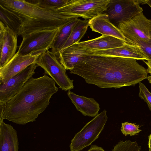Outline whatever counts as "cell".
<instances>
[{
  "mask_svg": "<svg viewBox=\"0 0 151 151\" xmlns=\"http://www.w3.org/2000/svg\"><path fill=\"white\" fill-rule=\"evenodd\" d=\"M60 29L35 32L22 37L17 52L26 55L42 53L51 48Z\"/></svg>",
  "mask_w": 151,
  "mask_h": 151,
  "instance_id": "obj_6",
  "label": "cell"
},
{
  "mask_svg": "<svg viewBox=\"0 0 151 151\" xmlns=\"http://www.w3.org/2000/svg\"><path fill=\"white\" fill-rule=\"evenodd\" d=\"M41 53L23 55L17 52L4 66L0 68V83L6 82L14 76L35 63Z\"/></svg>",
  "mask_w": 151,
  "mask_h": 151,
  "instance_id": "obj_12",
  "label": "cell"
},
{
  "mask_svg": "<svg viewBox=\"0 0 151 151\" xmlns=\"http://www.w3.org/2000/svg\"><path fill=\"white\" fill-rule=\"evenodd\" d=\"M79 19L76 18L59 29L51 47L52 52L57 55L68 38Z\"/></svg>",
  "mask_w": 151,
  "mask_h": 151,
  "instance_id": "obj_18",
  "label": "cell"
},
{
  "mask_svg": "<svg viewBox=\"0 0 151 151\" xmlns=\"http://www.w3.org/2000/svg\"><path fill=\"white\" fill-rule=\"evenodd\" d=\"M142 11L138 0H111L105 12L110 22L117 27L119 23L130 20Z\"/></svg>",
  "mask_w": 151,
  "mask_h": 151,
  "instance_id": "obj_9",
  "label": "cell"
},
{
  "mask_svg": "<svg viewBox=\"0 0 151 151\" xmlns=\"http://www.w3.org/2000/svg\"><path fill=\"white\" fill-rule=\"evenodd\" d=\"M63 7L51 9L40 6L35 0H0V9L11 19L22 37L37 31L60 29L78 18L65 14Z\"/></svg>",
  "mask_w": 151,
  "mask_h": 151,
  "instance_id": "obj_2",
  "label": "cell"
},
{
  "mask_svg": "<svg viewBox=\"0 0 151 151\" xmlns=\"http://www.w3.org/2000/svg\"><path fill=\"white\" fill-rule=\"evenodd\" d=\"M17 132L10 124L0 123V151H18Z\"/></svg>",
  "mask_w": 151,
  "mask_h": 151,
  "instance_id": "obj_17",
  "label": "cell"
},
{
  "mask_svg": "<svg viewBox=\"0 0 151 151\" xmlns=\"http://www.w3.org/2000/svg\"><path fill=\"white\" fill-rule=\"evenodd\" d=\"M143 60L144 62H145L147 66V71L148 73L151 74V61H146L145 60Z\"/></svg>",
  "mask_w": 151,
  "mask_h": 151,
  "instance_id": "obj_28",
  "label": "cell"
},
{
  "mask_svg": "<svg viewBox=\"0 0 151 151\" xmlns=\"http://www.w3.org/2000/svg\"><path fill=\"white\" fill-rule=\"evenodd\" d=\"M89 20L88 19L81 20L79 19L61 50L79 42L87 31L89 26Z\"/></svg>",
  "mask_w": 151,
  "mask_h": 151,
  "instance_id": "obj_19",
  "label": "cell"
},
{
  "mask_svg": "<svg viewBox=\"0 0 151 151\" xmlns=\"http://www.w3.org/2000/svg\"><path fill=\"white\" fill-rule=\"evenodd\" d=\"M147 79L148 81L149 82L151 83V76H148Z\"/></svg>",
  "mask_w": 151,
  "mask_h": 151,
  "instance_id": "obj_31",
  "label": "cell"
},
{
  "mask_svg": "<svg viewBox=\"0 0 151 151\" xmlns=\"http://www.w3.org/2000/svg\"><path fill=\"white\" fill-rule=\"evenodd\" d=\"M37 66L35 63L6 82L0 83V103H6L17 94L35 73Z\"/></svg>",
  "mask_w": 151,
  "mask_h": 151,
  "instance_id": "obj_10",
  "label": "cell"
},
{
  "mask_svg": "<svg viewBox=\"0 0 151 151\" xmlns=\"http://www.w3.org/2000/svg\"><path fill=\"white\" fill-rule=\"evenodd\" d=\"M69 0H38L36 2L41 6L49 9H57L63 6Z\"/></svg>",
  "mask_w": 151,
  "mask_h": 151,
  "instance_id": "obj_22",
  "label": "cell"
},
{
  "mask_svg": "<svg viewBox=\"0 0 151 151\" xmlns=\"http://www.w3.org/2000/svg\"><path fill=\"white\" fill-rule=\"evenodd\" d=\"M0 21L5 26L9 27L16 33L15 26L13 21L4 12L0 9Z\"/></svg>",
  "mask_w": 151,
  "mask_h": 151,
  "instance_id": "obj_25",
  "label": "cell"
},
{
  "mask_svg": "<svg viewBox=\"0 0 151 151\" xmlns=\"http://www.w3.org/2000/svg\"><path fill=\"white\" fill-rule=\"evenodd\" d=\"M117 27L125 39V42L136 40H151V20L142 12L130 20L119 23Z\"/></svg>",
  "mask_w": 151,
  "mask_h": 151,
  "instance_id": "obj_8",
  "label": "cell"
},
{
  "mask_svg": "<svg viewBox=\"0 0 151 151\" xmlns=\"http://www.w3.org/2000/svg\"><path fill=\"white\" fill-rule=\"evenodd\" d=\"M149 151H151V150L150 149H149Z\"/></svg>",
  "mask_w": 151,
  "mask_h": 151,
  "instance_id": "obj_32",
  "label": "cell"
},
{
  "mask_svg": "<svg viewBox=\"0 0 151 151\" xmlns=\"http://www.w3.org/2000/svg\"><path fill=\"white\" fill-rule=\"evenodd\" d=\"M148 146L149 149L151 150V134L148 137Z\"/></svg>",
  "mask_w": 151,
  "mask_h": 151,
  "instance_id": "obj_29",
  "label": "cell"
},
{
  "mask_svg": "<svg viewBox=\"0 0 151 151\" xmlns=\"http://www.w3.org/2000/svg\"><path fill=\"white\" fill-rule=\"evenodd\" d=\"M88 151H105L103 149L96 145H91Z\"/></svg>",
  "mask_w": 151,
  "mask_h": 151,
  "instance_id": "obj_27",
  "label": "cell"
},
{
  "mask_svg": "<svg viewBox=\"0 0 151 151\" xmlns=\"http://www.w3.org/2000/svg\"><path fill=\"white\" fill-rule=\"evenodd\" d=\"M6 103H0V123L3 122L2 119L6 106Z\"/></svg>",
  "mask_w": 151,
  "mask_h": 151,
  "instance_id": "obj_26",
  "label": "cell"
},
{
  "mask_svg": "<svg viewBox=\"0 0 151 151\" xmlns=\"http://www.w3.org/2000/svg\"><path fill=\"white\" fill-rule=\"evenodd\" d=\"M17 36L14 30L0 21V68L16 53Z\"/></svg>",
  "mask_w": 151,
  "mask_h": 151,
  "instance_id": "obj_13",
  "label": "cell"
},
{
  "mask_svg": "<svg viewBox=\"0 0 151 151\" xmlns=\"http://www.w3.org/2000/svg\"><path fill=\"white\" fill-rule=\"evenodd\" d=\"M145 4H147L151 8V0H145Z\"/></svg>",
  "mask_w": 151,
  "mask_h": 151,
  "instance_id": "obj_30",
  "label": "cell"
},
{
  "mask_svg": "<svg viewBox=\"0 0 151 151\" xmlns=\"http://www.w3.org/2000/svg\"><path fill=\"white\" fill-rule=\"evenodd\" d=\"M108 118L104 109L88 122L71 140L70 151H80L91 145L99 137Z\"/></svg>",
  "mask_w": 151,
  "mask_h": 151,
  "instance_id": "obj_5",
  "label": "cell"
},
{
  "mask_svg": "<svg viewBox=\"0 0 151 151\" xmlns=\"http://www.w3.org/2000/svg\"><path fill=\"white\" fill-rule=\"evenodd\" d=\"M70 73L83 78L88 84L100 88H117L134 86L147 79V69L137 60L122 57L82 55Z\"/></svg>",
  "mask_w": 151,
  "mask_h": 151,
  "instance_id": "obj_1",
  "label": "cell"
},
{
  "mask_svg": "<svg viewBox=\"0 0 151 151\" xmlns=\"http://www.w3.org/2000/svg\"><path fill=\"white\" fill-rule=\"evenodd\" d=\"M89 26L93 31L102 35L111 36L125 41L120 29L110 21L108 15L101 13L89 20Z\"/></svg>",
  "mask_w": 151,
  "mask_h": 151,
  "instance_id": "obj_15",
  "label": "cell"
},
{
  "mask_svg": "<svg viewBox=\"0 0 151 151\" xmlns=\"http://www.w3.org/2000/svg\"><path fill=\"white\" fill-rule=\"evenodd\" d=\"M139 97L143 100L147 104L151 111V93L148 90L145 85L141 82L139 83Z\"/></svg>",
  "mask_w": 151,
  "mask_h": 151,
  "instance_id": "obj_24",
  "label": "cell"
},
{
  "mask_svg": "<svg viewBox=\"0 0 151 151\" xmlns=\"http://www.w3.org/2000/svg\"><path fill=\"white\" fill-rule=\"evenodd\" d=\"M35 63L62 90L69 91L73 88V80H71L66 74V70L60 62L56 54L47 50L41 54Z\"/></svg>",
  "mask_w": 151,
  "mask_h": 151,
  "instance_id": "obj_4",
  "label": "cell"
},
{
  "mask_svg": "<svg viewBox=\"0 0 151 151\" xmlns=\"http://www.w3.org/2000/svg\"><path fill=\"white\" fill-rule=\"evenodd\" d=\"M125 43V41L115 37L102 35L94 39L75 43L60 51L66 53L78 54L87 51L117 47L123 46Z\"/></svg>",
  "mask_w": 151,
  "mask_h": 151,
  "instance_id": "obj_11",
  "label": "cell"
},
{
  "mask_svg": "<svg viewBox=\"0 0 151 151\" xmlns=\"http://www.w3.org/2000/svg\"><path fill=\"white\" fill-rule=\"evenodd\" d=\"M55 82L47 75L32 77L6 104L2 121L6 119L19 125L36 121L50 103L58 90Z\"/></svg>",
  "mask_w": 151,
  "mask_h": 151,
  "instance_id": "obj_3",
  "label": "cell"
},
{
  "mask_svg": "<svg viewBox=\"0 0 151 151\" xmlns=\"http://www.w3.org/2000/svg\"><path fill=\"white\" fill-rule=\"evenodd\" d=\"M57 55L61 64L66 70L72 69L82 59L83 56L66 53L60 51Z\"/></svg>",
  "mask_w": 151,
  "mask_h": 151,
  "instance_id": "obj_20",
  "label": "cell"
},
{
  "mask_svg": "<svg viewBox=\"0 0 151 151\" xmlns=\"http://www.w3.org/2000/svg\"><path fill=\"white\" fill-rule=\"evenodd\" d=\"M139 128L138 125L126 122L122 123L121 131L122 133L125 136L129 135L130 136H134L141 131V130Z\"/></svg>",
  "mask_w": 151,
  "mask_h": 151,
  "instance_id": "obj_23",
  "label": "cell"
},
{
  "mask_svg": "<svg viewBox=\"0 0 151 151\" xmlns=\"http://www.w3.org/2000/svg\"><path fill=\"white\" fill-rule=\"evenodd\" d=\"M67 95L77 110L83 115L95 117L98 114L99 104L94 99L78 95L70 90Z\"/></svg>",
  "mask_w": 151,
  "mask_h": 151,
  "instance_id": "obj_16",
  "label": "cell"
},
{
  "mask_svg": "<svg viewBox=\"0 0 151 151\" xmlns=\"http://www.w3.org/2000/svg\"><path fill=\"white\" fill-rule=\"evenodd\" d=\"M81 54L117 57L137 60H147L146 56L137 47L126 42L123 46L120 47L106 50L87 51L81 52Z\"/></svg>",
  "mask_w": 151,
  "mask_h": 151,
  "instance_id": "obj_14",
  "label": "cell"
},
{
  "mask_svg": "<svg viewBox=\"0 0 151 151\" xmlns=\"http://www.w3.org/2000/svg\"><path fill=\"white\" fill-rule=\"evenodd\" d=\"M126 42L137 47L146 56L147 61H151V40H136L126 41Z\"/></svg>",
  "mask_w": 151,
  "mask_h": 151,
  "instance_id": "obj_21",
  "label": "cell"
},
{
  "mask_svg": "<svg viewBox=\"0 0 151 151\" xmlns=\"http://www.w3.org/2000/svg\"><path fill=\"white\" fill-rule=\"evenodd\" d=\"M111 0H69L63 6L68 15L90 19L105 12Z\"/></svg>",
  "mask_w": 151,
  "mask_h": 151,
  "instance_id": "obj_7",
  "label": "cell"
}]
</instances>
